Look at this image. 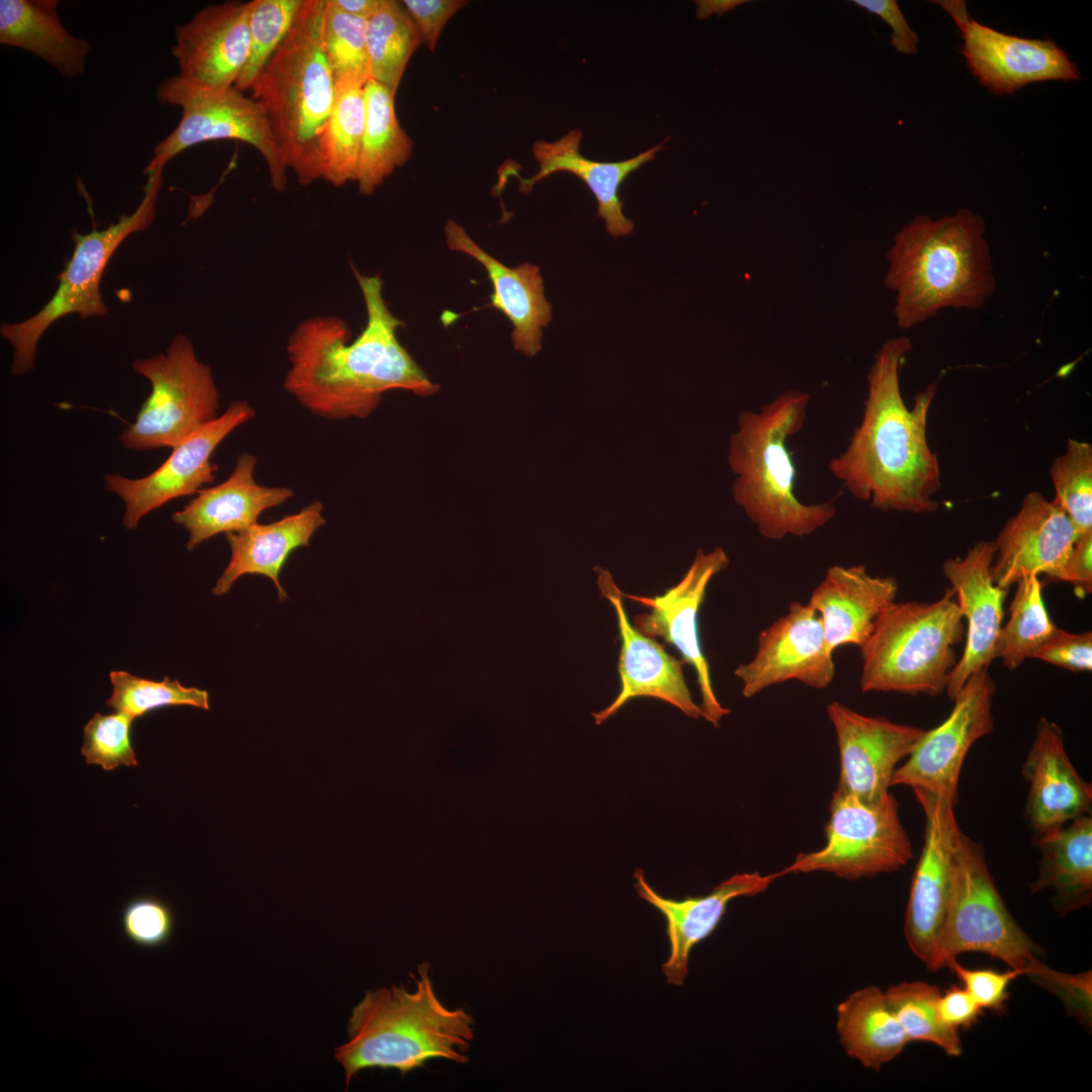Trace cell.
I'll list each match as a JSON object with an SVG mask.
<instances>
[{
	"mask_svg": "<svg viewBox=\"0 0 1092 1092\" xmlns=\"http://www.w3.org/2000/svg\"><path fill=\"white\" fill-rule=\"evenodd\" d=\"M157 100L180 107L182 115L177 126L154 148L149 165L165 166L181 152L201 143L236 140L260 153L276 191L286 189L287 169L267 115L257 100L235 87L213 91L195 86L178 75L158 86Z\"/></svg>",
	"mask_w": 1092,
	"mask_h": 1092,
	"instance_id": "cell-12",
	"label": "cell"
},
{
	"mask_svg": "<svg viewBox=\"0 0 1092 1092\" xmlns=\"http://www.w3.org/2000/svg\"><path fill=\"white\" fill-rule=\"evenodd\" d=\"M811 394L787 390L759 411H743L729 441L735 503L759 534L779 541L811 535L835 516L832 502L805 504L796 495L797 467L788 439L802 430Z\"/></svg>",
	"mask_w": 1092,
	"mask_h": 1092,
	"instance_id": "cell-5",
	"label": "cell"
},
{
	"mask_svg": "<svg viewBox=\"0 0 1092 1092\" xmlns=\"http://www.w3.org/2000/svg\"><path fill=\"white\" fill-rule=\"evenodd\" d=\"M370 79L396 93L407 63L423 37L402 2L382 0L367 20Z\"/></svg>",
	"mask_w": 1092,
	"mask_h": 1092,
	"instance_id": "cell-36",
	"label": "cell"
},
{
	"mask_svg": "<svg viewBox=\"0 0 1092 1092\" xmlns=\"http://www.w3.org/2000/svg\"><path fill=\"white\" fill-rule=\"evenodd\" d=\"M757 642L753 658L734 670L745 698L789 680L822 690L835 676L822 622L808 603L792 602L788 613L759 633Z\"/></svg>",
	"mask_w": 1092,
	"mask_h": 1092,
	"instance_id": "cell-18",
	"label": "cell"
},
{
	"mask_svg": "<svg viewBox=\"0 0 1092 1092\" xmlns=\"http://www.w3.org/2000/svg\"><path fill=\"white\" fill-rule=\"evenodd\" d=\"M57 0H1L0 43L26 51L65 78L85 73L90 43L62 24Z\"/></svg>",
	"mask_w": 1092,
	"mask_h": 1092,
	"instance_id": "cell-31",
	"label": "cell"
},
{
	"mask_svg": "<svg viewBox=\"0 0 1092 1092\" xmlns=\"http://www.w3.org/2000/svg\"><path fill=\"white\" fill-rule=\"evenodd\" d=\"M826 713L839 752L837 789L866 802L888 798L895 770L924 730L860 714L837 701L826 706Z\"/></svg>",
	"mask_w": 1092,
	"mask_h": 1092,
	"instance_id": "cell-19",
	"label": "cell"
},
{
	"mask_svg": "<svg viewBox=\"0 0 1092 1092\" xmlns=\"http://www.w3.org/2000/svg\"><path fill=\"white\" fill-rule=\"evenodd\" d=\"M1032 658L1075 672L1092 669V633H1070L1058 628Z\"/></svg>",
	"mask_w": 1092,
	"mask_h": 1092,
	"instance_id": "cell-47",
	"label": "cell"
},
{
	"mask_svg": "<svg viewBox=\"0 0 1092 1092\" xmlns=\"http://www.w3.org/2000/svg\"><path fill=\"white\" fill-rule=\"evenodd\" d=\"M995 690L988 669L971 675L953 698L949 715L936 727L924 730L897 767L891 787L924 790L954 807L962 766L970 748L994 729Z\"/></svg>",
	"mask_w": 1092,
	"mask_h": 1092,
	"instance_id": "cell-13",
	"label": "cell"
},
{
	"mask_svg": "<svg viewBox=\"0 0 1092 1092\" xmlns=\"http://www.w3.org/2000/svg\"><path fill=\"white\" fill-rule=\"evenodd\" d=\"M836 1032L847 1057L879 1071L910 1042L885 994L869 985L851 992L836 1007Z\"/></svg>",
	"mask_w": 1092,
	"mask_h": 1092,
	"instance_id": "cell-33",
	"label": "cell"
},
{
	"mask_svg": "<svg viewBox=\"0 0 1092 1092\" xmlns=\"http://www.w3.org/2000/svg\"><path fill=\"white\" fill-rule=\"evenodd\" d=\"M365 115L364 84L337 82L335 103L321 140V179L336 187L356 183Z\"/></svg>",
	"mask_w": 1092,
	"mask_h": 1092,
	"instance_id": "cell-35",
	"label": "cell"
},
{
	"mask_svg": "<svg viewBox=\"0 0 1092 1092\" xmlns=\"http://www.w3.org/2000/svg\"><path fill=\"white\" fill-rule=\"evenodd\" d=\"M1022 775L1028 783L1025 818L1034 836L1091 813V784L1070 760L1062 729L1044 717L1037 721Z\"/></svg>",
	"mask_w": 1092,
	"mask_h": 1092,
	"instance_id": "cell-25",
	"label": "cell"
},
{
	"mask_svg": "<svg viewBox=\"0 0 1092 1092\" xmlns=\"http://www.w3.org/2000/svg\"><path fill=\"white\" fill-rule=\"evenodd\" d=\"M743 0L730 1H699L698 14L701 18L708 17L712 13H723L744 3Z\"/></svg>",
	"mask_w": 1092,
	"mask_h": 1092,
	"instance_id": "cell-53",
	"label": "cell"
},
{
	"mask_svg": "<svg viewBox=\"0 0 1092 1092\" xmlns=\"http://www.w3.org/2000/svg\"><path fill=\"white\" fill-rule=\"evenodd\" d=\"M423 962L412 974L415 986L390 985L365 992L348 1020V1039L335 1050L346 1087L365 1069H393L402 1076L434 1059L469 1062L475 1020L463 1008L438 997Z\"/></svg>",
	"mask_w": 1092,
	"mask_h": 1092,
	"instance_id": "cell-4",
	"label": "cell"
},
{
	"mask_svg": "<svg viewBox=\"0 0 1092 1092\" xmlns=\"http://www.w3.org/2000/svg\"><path fill=\"white\" fill-rule=\"evenodd\" d=\"M401 2L431 52L436 49L440 34L449 19L467 4L464 0H404Z\"/></svg>",
	"mask_w": 1092,
	"mask_h": 1092,
	"instance_id": "cell-48",
	"label": "cell"
},
{
	"mask_svg": "<svg viewBox=\"0 0 1092 1092\" xmlns=\"http://www.w3.org/2000/svg\"><path fill=\"white\" fill-rule=\"evenodd\" d=\"M250 4L228 1L199 10L175 28L172 55L183 80L213 91L235 86L250 55Z\"/></svg>",
	"mask_w": 1092,
	"mask_h": 1092,
	"instance_id": "cell-22",
	"label": "cell"
},
{
	"mask_svg": "<svg viewBox=\"0 0 1092 1092\" xmlns=\"http://www.w3.org/2000/svg\"><path fill=\"white\" fill-rule=\"evenodd\" d=\"M1028 978L1056 996L1086 1028L1092 1024V974L1091 971L1066 973L1040 963Z\"/></svg>",
	"mask_w": 1092,
	"mask_h": 1092,
	"instance_id": "cell-45",
	"label": "cell"
},
{
	"mask_svg": "<svg viewBox=\"0 0 1092 1092\" xmlns=\"http://www.w3.org/2000/svg\"><path fill=\"white\" fill-rule=\"evenodd\" d=\"M581 138L579 129H572L554 142H535L532 152L539 171L531 178H521L520 189L527 193L551 174L571 173L579 177L594 193L598 201V217L604 218L607 232L613 237L630 235L634 223L623 213L624 202L619 196V188L630 173L654 159L662 143L625 161L597 162L579 154Z\"/></svg>",
	"mask_w": 1092,
	"mask_h": 1092,
	"instance_id": "cell-29",
	"label": "cell"
},
{
	"mask_svg": "<svg viewBox=\"0 0 1092 1092\" xmlns=\"http://www.w3.org/2000/svg\"><path fill=\"white\" fill-rule=\"evenodd\" d=\"M1053 502L1068 516L1078 535L1092 532V446L1069 439L1050 469Z\"/></svg>",
	"mask_w": 1092,
	"mask_h": 1092,
	"instance_id": "cell-40",
	"label": "cell"
},
{
	"mask_svg": "<svg viewBox=\"0 0 1092 1092\" xmlns=\"http://www.w3.org/2000/svg\"><path fill=\"white\" fill-rule=\"evenodd\" d=\"M925 819L922 850L911 881L904 936L913 954L934 972L938 939L952 879L956 837L960 829L953 806L927 791L913 789Z\"/></svg>",
	"mask_w": 1092,
	"mask_h": 1092,
	"instance_id": "cell-15",
	"label": "cell"
},
{
	"mask_svg": "<svg viewBox=\"0 0 1092 1092\" xmlns=\"http://www.w3.org/2000/svg\"><path fill=\"white\" fill-rule=\"evenodd\" d=\"M912 343L907 337L886 340L867 375L868 396L860 424L845 450L828 469L854 498L881 511L933 513L940 469L927 441V416L937 383L916 394L908 408L900 388V370Z\"/></svg>",
	"mask_w": 1092,
	"mask_h": 1092,
	"instance_id": "cell-2",
	"label": "cell"
},
{
	"mask_svg": "<svg viewBox=\"0 0 1092 1092\" xmlns=\"http://www.w3.org/2000/svg\"><path fill=\"white\" fill-rule=\"evenodd\" d=\"M163 165H148L144 196L135 210L104 230L73 234V254L59 276L52 298L32 316L19 323L1 325L0 335L13 348L11 372L22 375L35 366L37 345L44 332L59 318L78 313L81 317L107 314L100 292L103 271L117 247L131 234L150 226L162 186Z\"/></svg>",
	"mask_w": 1092,
	"mask_h": 1092,
	"instance_id": "cell-9",
	"label": "cell"
},
{
	"mask_svg": "<svg viewBox=\"0 0 1092 1092\" xmlns=\"http://www.w3.org/2000/svg\"><path fill=\"white\" fill-rule=\"evenodd\" d=\"M134 719L122 712L109 715L96 713L84 727L81 752L86 763L98 764L104 770L119 765H136L130 743V727Z\"/></svg>",
	"mask_w": 1092,
	"mask_h": 1092,
	"instance_id": "cell-43",
	"label": "cell"
},
{
	"mask_svg": "<svg viewBox=\"0 0 1092 1092\" xmlns=\"http://www.w3.org/2000/svg\"><path fill=\"white\" fill-rule=\"evenodd\" d=\"M729 564L726 552L718 547L709 553L702 549L682 577L661 596L624 597L648 608L647 613L634 619L635 628L653 638L660 637L673 645L681 654L682 662L691 664L697 675L701 692L702 717L715 727L730 713L718 701L706 656L702 650L698 627V614L711 579Z\"/></svg>",
	"mask_w": 1092,
	"mask_h": 1092,
	"instance_id": "cell-17",
	"label": "cell"
},
{
	"mask_svg": "<svg viewBox=\"0 0 1092 1092\" xmlns=\"http://www.w3.org/2000/svg\"><path fill=\"white\" fill-rule=\"evenodd\" d=\"M983 1008L963 986H951L940 994L938 1011L949 1027L968 1029L982 1015Z\"/></svg>",
	"mask_w": 1092,
	"mask_h": 1092,
	"instance_id": "cell-50",
	"label": "cell"
},
{
	"mask_svg": "<svg viewBox=\"0 0 1092 1092\" xmlns=\"http://www.w3.org/2000/svg\"><path fill=\"white\" fill-rule=\"evenodd\" d=\"M366 27L367 19L345 13L325 0L323 44L337 82L365 85L371 78Z\"/></svg>",
	"mask_w": 1092,
	"mask_h": 1092,
	"instance_id": "cell-41",
	"label": "cell"
},
{
	"mask_svg": "<svg viewBox=\"0 0 1092 1092\" xmlns=\"http://www.w3.org/2000/svg\"><path fill=\"white\" fill-rule=\"evenodd\" d=\"M962 31V55L978 81L996 95L1012 94L1033 82L1080 79L1067 53L1052 40L1023 38L973 20L964 1H937Z\"/></svg>",
	"mask_w": 1092,
	"mask_h": 1092,
	"instance_id": "cell-16",
	"label": "cell"
},
{
	"mask_svg": "<svg viewBox=\"0 0 1092 1092\" xmlns=\"http://www.w3.org/2000/svg\"><path fill=\"white\" fill-rule=\"evenodd\" d=\"M964 623L950 589L932 603L893 602L859 648L860 691L939 695L957 663Z\"/></svg>",
	"mask_w": 1092,
	"mask_h": 1092,
	"instance_id": "cell-7",
	"label": "cell"
},
{
	"mask_svg": "<svg viewBox=\"0 0 1092 1092\" xmlns=\"http://www.w3.org/2000/svg\"><path fill=\"white\" fill-rule=\"evenodd\" d=\"M131 366L152 389L134 422L119 435L124 448H173L218 417L219 393L211 369L198 359L185 335L174 337L165 352L134 360Z\"/></svg>",
	"mask_w": 1092,
	"mask_h": 1092,
	"instance_id": "cell-10",
	"label": "cell"
},
{
	"mask_svg": "<svg viewBox=\"0 0 1092 1092\" xmlns=\"http://www.w3.org/2000/svg\"><path fill=\"white\" fill-rule=\"evenodd\" d=\"M887 289L895 292L898 327L909 330L941 309H978L996 281L983 218L967 208L932 219L917 215L887 253Z\"/></svg>",
	"mask_w": 1092,
	"mask_h": 1092,
	"instance_id": "cell-3",
	"label": "cell"
},
{
	"mask_svg": "<svg viewBox=\"0 0 1092 1092\" xmlns=\"http://www.w3.org/2000/svg\"><path fill=\"white\" fill-rule=\"evenodd\" d=\"M885 994L910 1042H928L947 1056L960 1057L963 1044L959 1030L943 1022L938 1011L940 990L924 981H902L890 985Z\"/></svg>",
	"mask_w": 1092,
	"mask_h": 1092,
	"instance_id": "cell-38",
	"label": "cell"
},
{
	"mask_svg": "<svg viewBox=\"0 0 1092 1092\" xmlns=\"http://www.w3.org/2000/svg\"><path fill=\"white\" fill-rule=\"evenodd\" d=\"M949 968L962 982L963 987L983 1008L1000 1013L1005 1010L1011 982L1021 973L1009 969L999 972L992 969H969L953 961Z\"/></svg>",
	"mask_w": 1092,
	"mask_h": 1092,
	"instance_id": "cell-46",
	"label": "cell"
},
{
	"mask_svg": "<svg viewBox=\"0 0 1092 1092\" xmlns=\"http://www.w3.org/2000/svg\"><path fill=\"white\" fill-rule=\"evenodd\" d=\"M1078 537L1068 516L1053 500L1037 491L1028 492L994 541V582L1009 589L1026 576L1040 574L1065 581Z\"/></svg>",
	"mask_w": 1092,
	"mask_h": 1092,
	"instance_id": "cell-20",
	"label": "cell"
},
{
	"mask_svg": "<svg viewBox=\"0 0 1092 1092\" xmlns=\"http://www.w3.org/2000/svg\"><path fill=\"white\" fill-rule=\"evenodd\" d=\"M856 6L878 15L892 30L891 46L900 54L917 53L919 38L895 0H852Z\"/></svg>",
	"mask_w": 1092,
	"mask_h": 1092,
	"instance_id": "cell-49",
	"label": "cell"
},
{
	"mask_svg": "<svg viewBox=\"0 0 1092 1092\" xmlns=\"http://www.w3.org/2000/svg\"><path fill=\"white\" fill-rule=\"evenodd\" d=\"M174 921L170 906L149 895L129 899L120 914L121 930L126 939L145 949L164 946L173 934Z\"/></svg>",
	"mask_w": 1092,
	"mask_h": 1092,
	"instance_id": "cell-44",
	"label": "cell"
},
{
	"mask_svg": "<svg viewBox=\"0 0 1092 1092\" xmlns=\"http://www.w3.org/2000/svg\"><path fill=\"white\" fill-rule=\"evenodd\" d=\"M450 250L469 255L486 270L492 284L490 305L500 310L513 324L512 340L516 350L528 357L542 347L543 328L552 318V307L544 295L539 267L530 263L510 268L483 251L454 220L445 224Z\"/></svg>",
	"mask_w": 1092,
	"mask_h": 1092,
	"instance_id": "cell-28",
	"label": "cell"
},
{
	"mask_svg": "<svg viewBox=\"0 0 1092 1092\" xmlns=\"http://www.w3.org/2000/svg\"><path fill=\"white\" fill-rule=\"evenodd\" d=\"M965 952H982L1026 976L1042 962L1039 946L1013 918L998 892L981 844L958 831L949 902L934 971Z\"/></svg>",
	"mask_w": 1092,
	"mask_h": 1092,
	"instance_id": "cell-8",
	"label": "cell"
},
{
	"mask_svg": "<svg viewBox=\"0 0 1092 1092\" xmlns=\"http://www.w3.org/2000/svg\"><path fill=\"white\" fill-rule=\"evenodd\" d=\"M364 92L366 115L356 183L361 194L371 195L408 161L414 143L398 121L395 92L373 79L366 82Z\"/></svg>",
	"mask_w": 1092,
	"mask_h": 1092,
	"instance_id": "cell-34",
	"label": "cell"
},
{
	"mask_svg": "<svg viewBox=\"0 0 1092 1092\" xmlns=\"http://www.w3.org/2000/svg\"><path fill=\"white\" fill-rule=\"evenodd\" d=\"M323 512L322 503L315 500L279 521L256 523L225 534L231 558L212 589L213 595L226 594L243 575L259 574L269 577L279 600H285L287 595L279 581L281 570L289 555L299 547L308 546L314 532L326 523Z\"/></svg>",
	"mask_w": 1092,
	"mask_h": 1092,
	"instance_id": "cell-30",
	"label": "cell"
},
{
	"mask_svg": "<svg viewBox=\"0 0 1092 1092\" xmlns=\"http://www.w3.org/2000/svg\"><path fill=\"white\" fill-rule=\"evenodd\" d=\"M633 876L638 896L656 908L666 920L669 957L662 965V972L667 984L675 986H680L688 974L692 949L715 931L728 904L739 897L763 893L784 877L781 871L735 874L707 895L674 900L657 893L645 880L643 870L637 869Z\"/></svg>",
	"mask_w": 1092,
	"mask_h": 1092,
	"instance_id": "cell-24",
	"label": "cell"
},
{
	"mask_svg": "<svg viewBox=\"0 0 1092 1092\" xmlns=\"http://www.w3.org/2000/svg\"><path fill=\"white\" fill-rule=\"evenodd\" d=\"M324 7L325 0H303L290 31L250 88L286 169L301 185L321 179V140L337 92L323 44Z\"/></svg>",
	"mask_w": 1092,
	"mask_h": 1092,
	"instance_id": "cell-6",
	"label": "cell"
},
{
	"mask_svg": "<svg viewBox=\"0 0 1092 1092\" xmlns=\"http://www.w3.org/2000/svg\"><path fill=\"white\" fill-rule=\"evenodd\" d=\"M1041 853L1032 893L1050 889L1061 914L1087 907L1092 899V818L1079 816L1034 836Z\"/></svg>",
	"mask_w": 1092,
	"mask_h": 1092,
	"instance_id": "cell-32",
	"label": "cell"
},
{
	"mask_svg": "<svg viewBox=\"0 0 1092 1092\" xmlns=\"http://www.w3.org/2000/svg\"><path fill=\"white\" fill-rule=\"evenodd\" d=\"M303 0H253L250 4V55L235 88L250 90L263 67L290 31Z\"/></svg>",
	"mask_w": 1092,
	"mask_h": 1092,
	"instance_id": "cell-42",
	"label": "cell"
},
{
	"mask_svg": "<svg viewBox=\"0 0 1092 1092\" xmlns=\"http://www.w3.org/2000/svg\"><path fill=\"white\" fill-rule=\"evenodd\" d=\"M995 552L994 542L980 541L964 557L949 558L942 564L943 575L967 622L964 651L949 672L945 689L951 701L971 675L988 669L997 658L1008 589L993 580Z\"/></svg>",
	"mask_w": 1092,
	"mask_h": 1092,
	"instance_id": "cell-21",
	"label": "cell"
},
{
	"mask_svg": "<svg viewBox=\"0 0 1092 1092\" xmlns=\"http://www.w3.org/2000/svg\"><path fill=\"white\" fill-rule=\"evenodd\" d=\"M256 465L257 458L253 454L242 453L223 482L200 489L196 497L172 515L173 522L188 532V550H194L218 534L249 528L257 523L264 511L293 496V490L288 487L256 482Z\"/></svg>",
	"mask_w": 1092,
	"mask_h": 1092,
	"instance_id": "cell-26",
	"label": "cell"
},
{
	"mask_svg": "<svg viewBox=\"0 0 1092 1092\" xmlns=\"http://www.w3.org/2000/svg\"><path fill=\"white\" fill-rule=\"evenodd\" d=\"M898 593L893 576L872 575L863 564L831 565L808 604L818 614L829 649L861 648L882 612Z\"/></svg>",
	"mask_w": 1092,
	"mask_h": 1092,
	"instance_id": "cell-27",
	"label": "cell"
},
{
	"mask_svg": "<svg viewBox=\"0 0 1092 1092\" xmlns=\"http://www.w3.org/2000/svg\"><path fill=\"white\" fill-rule=\"evenodd\" d=\"M1016 585L997 644V658L1010 670L1032 658L1059 628L1044 605L1039 576H1026Z\"/></svg>",
	"mask_w": 1092,
	"mask_h": 1092,
	"instance_id": "cell-37",
	"label": "cell"
},
{
	"mask_svg": "<svg viewBox=\"0 0 1092 1092\" xmlns=\"http://www.w3.org/2000/svg\"><path fill=\"white\" fill-rule=\"evenodd\" d=\"M109 678L112 694L106 701L107 706L133 719L163 707L191 706L203 710L209 709L207 691L184 687L178 679L172 680L165 676L157 681L124 670H112Z\"/></svg>",
	"mask_w": 1092,
	"mask_h": 1092,
	"instance_id": "cell-39",
	"label": "cell"
},
{
	"mask_svg": "<svg viewBox=\"0 0 1092 1092\" xmlns=\"http://www.w3.org/2000/svg\"><path fill=\"white\" fill-rule=\"evenodd\" d=\"M352 268L367 312L361 334L351 342L343 320L317 315L299 323L286 347L284 388L307 411L331 420L365 418L391 389L430 395L438 388L398 341L404 324L387 306L380 277Z\"/></svg>",
	"mask_w": 1092,
	"mask_h": 1092,
	"instance_id": "cell-1",
	"label": "cell"
},
{
	"mask_svg": "<svg viewBox=\"0 0 1092 1092\" xmlns=\"http://www.w3.org/2000/svg\"><path fill=\"white\" fill-rule=\"evenodd\" d=\"M1092 532L1080 535L1066 572L1065 582L1073 584L1078 597H1085L1092 590Z\"/></svg>",
	"mask_w": 1092,
	"mask_h": 1092,
	"instance_id": "cell-51",
	"label": "cell"
},
{
	"mask_svg": "<svg viewBox=\"0 0 1092 1092\" xmlns=\"http://www.w3.org/2000/svg\"><path fill=\"white\" fill-rule=\"evenodd\" d=\"M254 416L249 402L235 401L214 421L174 446L170 456L150 474L140 478L106 474V489L124 505L123 526L133 530L153 511L211 483L217 469L210 462L212 453L234 430Z\"/></svg>",
	"mask_w": 1092,
	"mask_h": 1092,
	"instance_id": "cell-14",
	"label": "cell"
},
{
	"mask_svg": "<svg viewBox=\"0 0 1092 1092\" xmlns=\"http://www.w3.org/2000/svg\"><path fill=\"white\" fill-rule=\"evenodd\" d=\"M912 858V843L892 794L879 802H866L836 789L823 846L798 853L781 872L784 877L827 873L854 881L899 871Z\"/></svg>",
	"mask_w": 1092,
	"mask_h": 1092,
	"instance_id": "cell-11",
	"label": "cell"
},
{
	"mask_svg": "<svg viewBox=\"0 0 1092 1092\" xmlns=\"http://www.w3.org/2000/svg\"><path fill=\"white\" fill-rule=\"evenodd\" d=\"M334 6L350 15L369 19L379 8L382 0H330Z\"/></svg>",
	"mask_w": 1092,
	"mask_h": 1092,
	"instance_id": "cell-52",
	"label": "cell"
},
{
	"mask_svg": "<svg viewBox=\"0 0 1092 1092\" xmlns=\"http://www.w3.org/2000/svg\"><path fill=\"white\" fill-rule=\"evenodd\" d=\"M595 569L602 595L616 612L622 643L618 661L620 691L607 708L593 713L596 724H602L628 701L640 697L664 701L690 718L702 717L701 708L694 702L686 682L682 660L670 656L653 638L631 625L623 605V593L611 573L601 567Z\"/></svg>",
	"mask_w": 1092,
	"mask_h": 1092,
	"instance_id": "cell-23",
	"label": "cell"
}]
</instances>
